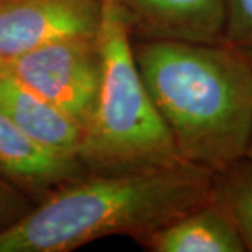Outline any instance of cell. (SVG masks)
<instances>
[{
    "mask_svg": "<svg viewBox=\"0 0 252 252\" xmlns=\"http://www.w3.org/2000/svg\"><path fill=\"white\" fill-rule=\"evenodd\" d=\"M101 80L79 158L90 172L184 162L139 72L132 34L115 0H101ZM187 162V161H185Z\"/></svg>",
    "mask_w": 252,
    "mask_h": 252,
    "instance_id": "obj_3",
    "label": "cell"
},
{
    "mask_svg": "<svg viewBox=\"0 0 252 252\" xmlns=\"http://www.w3.org/2000/svg\"><path fill=\"white\" fill-rule=\"evenodd\" d=\"M32 206L23 192L0 177V231L17 221Z\"/></svg>",
    "mask_w": 252,
    "mask_h": 252,
    "instance_id": "obj_12",
    "label": "cell"
},
{
    "mask_svg": "<svg viewBox=\"0 0 252 252\" xmlns=\"http://www.w3.org/2000/svg\"><path fill=\"white\" fill-rule=\"evenodd\" d=\"M215 174L189 162L87 172L0 231V252H69L109 235L137 241L213 195Z\"/></svg>",
    "mask_w": 252,
    "mask_h": 252,
    "instance_id": "obj_1",
    "label": "cell"
},
{
    "mask_svg": "<svg viewBox=\"0 0 252 252\" xmlns=\"http://www.w3.org/2000/svg\"><path fill=\"white\" fill-rule=\"evenodd\" d=\"M101 0H0V62L63 36L95 35Z\"/></svg>",
    "mask_w": 252,
    "mask_h": 252,
    "instance_id": "obj_5",
    "label": "cell"
},
{
    "mask_svg": "<svg viewBox=\"0 0 252 252\" xmlns=\"http://www.w3.org/2000/svg\"><path fill=\"white\" fill-rule=\"evenodd\" d=\"M245 158L252 161V126H251V135H250V140H248V146H247V152H245Z\"/></svg>",
    "mask_w": 252,
    "mask_h": 252,
    "instance_id": "obj_13",
    "label": "cell"
},
{
    "mask_svg": "<svg viewBox=\"0 0 252 252\" xmlns=\"http://www.w3.org/2000/svg\"><path fill=\"white\" fill-rule=\"evenodd\" d=\"M135 58L180 156L217 174L245 157L252 126V61L224 44L146 41Z\"/></svg>",
    "mask_w": 252,
    "mask_h": 252,
    "instance_id": "obj_2",
    "label": "cell"
},
{
    "mask_svg": "<svg viewBox=\"0 0 252 252\" xmlns=\"http://www.w3.org/2000/svg\"><path fill=\"white\" fill-rule=\"evenodd\" d=\"M223 44L252 61V0H224Z\"/></svg>",
    "mask_w": 252,
    "mask_h": 252,
    "instance_id": "obj_11",
    "label": "cell"
},
{
    "mask_svg": "<svg viewBox=\"0 0 252 252\" xmlns=\"http://www.w3.org/2000/svg\"><path fill=\"white\" fill-rule=\"evenodd\" d=\"M139 243L153 252L247 251L234 220L213 195Z\"/></svg>",
    "mask_w": 252,
    "mask_h": 252,
    "instance_id": "obj_9",
    "label": "cell"
},
{
    "mask_svg": "<svg viewBox=\"0 0 252 252\" xmlns=\"http://www.w3.org/2000/svg\"><path fill=\"white\" fill-rule=\"evenodd\" d=\"M0 111L45 149L64 157L79 158L83 142L81 126L28 89L1 63Z\"/></svg>",
    "mask_w": 252,
    "mask_h": 252,
    "instance_id": "obj_8",
    "label": "cell"
},
{
    "mask_svg": "<svg viewBox=\"0 0 252 252\" xmlns=\"http://www.w3.org/2000/svg\"><path fill=\"white\" fill-rule=\"evenodd\" d=\"M87 172L79 158L45 149L0 111V177L31 202L42 200Z\"/></svg>",
    "mask_w": 252,
    "mask_h": 252,
    "instance_id": "obj_7",
    "label": "cell"
},
{
    "mask_svg": "<svg viewBox=\"0 0 252 252\" xmlns=\"http://www.w3.org/2000/svg\"><path fill=\"white\" fill-rule=\"evenodd\" d=\"M132 35L146 41L223 44L224 0H115Z\"/></svg>",
    "mask_w": 252,
    "mask_h": 252,
    "instance_id": "obj_6",
    "label": "cell"
},
{
    "mask_svg": "<svg viewBox=\"0 0 252 252\" xmlns=\"http://www.w3.org/2000/svg\"><path fill=\"white\" fill-rule=\"evenodd\" d=\"M0 63L84 130L95 107L101 80L95 35L63 36Z\"/></svg>",
    "mask_w": 252,
    "mask_h": 252,
    "instance_id": "obj_4",
    "label": "cell"
},
{
    "mask_svg": "<svg viewBox=\"0 0 252 252\" xmlns=\"http://www.w3.org/2000/svg\"><path fill=\"white\" fill-rule=\"evenodd\" d=\"M213 196L225 207L252 252V161L243 157L213 177Z\"/></svg>",
    "mask_w": 252,
    "mask_h": 252,
    "instance_id": "obj_10",
    "label": "cell"
}]
</instances>
